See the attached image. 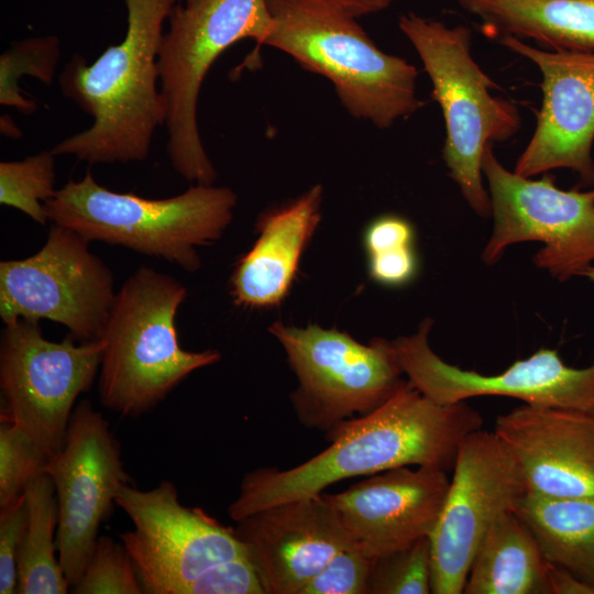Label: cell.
I'll use <instances>...</instances> for the list:
<instances>
[{
	"mask_svg": "<svg viewBox=\"0 0 594 594\" xmlns=\"http://www.w3.org/2000/svg\"><path fill=\"white\" fill-rule=\"evenodd\" d=\"M482 425L481 414L465 402L438 404L405 380L380 407L328 432L331 444L308 461L246 473L228 514L237 522L270 506L319 495L344 479L400 466L451 471L460 443Z\"/></svg>",
	"mask_w": 594,
	"mask_h": 594,
	"instance_id": "1",
	"label": "cell"
},
{
	"mask_svg": "<svg viewBox=\"0 0 594 594\" xmlns=\"http://www.w3.org/2000/svg\"><path fill=\"white\" fill-rule=\"evenodd\" d=\"M415 229L409 220L388 213L370 222L364 231L363 244L367 255H371L415 246Z\"/></svg>",
	"mask_w": 594,
	"mask_h": 594,
	"instance_id": "33",
	"label": "cell"
},
{
	"mask_svg": "<svg viewBox=\"0 0 594 594\" xmlns=\"http://www.w3.org/2000/svg\"><path fill=\"white\" fill-rule=\"evenodd\" d=\"M78 233L54 224L44 245L23 260L0 263V317L48 319L81 341L100 339L116 300L109 267Z\"/></svg>",
	"mask_w": 594,
	"mask_h": 594,
	"instance_id": "11",
	"label": "cell"
},
{
	"mask_svg": "<svg viewBox=\"0 0 594 594\" xmlns=\"http://www.w3.org/2000/svg\"><path fill=\"white\" fill-rule=\"evenodd\" d=\"M54 154L42 151L23 161L0 163V204L44 226V204L55 194Z\"/></svg>",
	"mask_w": 594,
	"mask_h": 594,
	"instance_id": "26",
	"label": "cell"
},
{
	"mask_svg": "<svg viewBox=\"0 0 594 594\" xmlns=\"http://www.w3.org/2000/svg\"><path fill=\"white\" fill-rule=\"evenodd\" d=\"M28 522L24 493L0 508V594H15L18 556Z\"/></svg>",
	"mask_w": 594,
	"mask_h": 594,
	"instance_id": "31",
	"label": "cell"
},
{
	"mask_svg": "<svg viewBox=\"0 0 594 594\" xmlns=\"http://www.w3.org/2000/svg\"><path fill=\"white\" fill-rule=\"evenodd\" d=\"M123 40L108 46L92 63L74 55L59 77L67 98L88 113L90 128L52 147L90 165L144 161L154 133L166 123L158 51L164 23L176 0H124Z\"/></svg>",
	"mask_w": 594,
	"mask_h": 594,
	"instance_id": "2",
	"label": "cell"
},
{
	"mask_svg": "<svg viewBox=\"0 0 594 594\" xmlns=\"http://www.w3.org/2000/svg\"><path fill=\"white\" fill-rule=\"evenodd\" d=\"M158 51L160 85L167 103V154L186 180L213 185L217 172L197 121L202 81L217 58L239 41L263 45L273 21L267 0H188L175 4Z\"/></svg>",
	"mask_w": 594,
	"mask_h": 594,
	"instance_id": "7",
	"label": "cell"
},
{
	"mask_svg": "<svg viewBox=\"0 0 594 594\" xmlns=\"http://www.w3.org/2000/svg\"><path fill=\"white\" fill-rule=\"evenodd\" d=\"M581 277H585L592 283H594V264L587 266L580 275Z\"/></svg>",
	"mask_w": 594,
	"mask_h": 594,
	"instance_id": "37",
	"label": "cell"
},
{
	"mask_svg": "<svg viewBox=\"0 0 594 594\" xmlns=\"http://www.w3.org/2000/svg\"><path fill=\"white\" fill-rule=\"evenodd\" d=\"M186 1H188V0H186Z\"/></svg>",
	"mask_w": 594,
	"mask_h": 594,
	"instance_id": "38",
	"label": "cell"
},
{
	"mask_svg": "<svg viewBox=\"0 0 594 594\" xmlns=\"http://www.w3.org/2000/svg\"><path fill=\"white\" fill-rule=\"evenodd\" d=\"M483 176L491 200L493 230L482 261L495 265L505 251L524 242H540L534 264L566 282L594 262V187L562 189L549 173L540 178L508 170L493 144L483 154Z\"/></svg>",
	"mask_w": 594,
	"mask_h": 594,
	"instance_id": "8",
	"label": "cell"
},
{
	"mask_svg": "<svg viewBox=\"0 0 594 594\" xmlns=\"http://www.w3.org/2000/svg\"><path fill=\"white\" fill-rule=\"evenodd\" d=\"M398 28L418 54L444 121L442 158L449 177L480 218L491 217L482 161L488 144L506 142L521 128L518 107L493 94L499 86L471 53L472 30L406 12Z\"/></svg>",
	"mask_w": 594,
	"mask_h": 594,
	"instance_id": "5",
	"label": "cell"
},
{
	"mask_svg": "<svg viewBox=\"0 0 594 594\" xmlns=\"http://www.w3.org/2000/svg\"><path fill=\"white\" fill-rule=\"evenodd\" d=\"M116 504L133 524L120 539L145 594H186L207 570L246 558L233 529L200 508L184 506L170 481L147 491L128 484Z\"/></svg>",
	"mask_w": 594,
	"mask_h": 594,
	"instance_id": "12",
	"label": "cell"
},
{
	"mask_svg": "<svg viewBox=\"0 0 594 594\" xmlns=\"http://www.w3.org/2000/svg\"><path fill=\"white\" fill-rule=\"evenodd\" d=\"M186 295L177 279L150 267L136 270L122 285L100 337L98 391L106 408L136 418L190 373L220 360L217 350L179 345L175 316Z\"/></svg>",
	"mask_w": 594,
	"mask_h": 594,
	"instance_id": "6",
	"label": "cell"
},
{
	"mask_svg": "<svg viewBox=\"0 0 594 594\" xmlns=\"http://www.w3.org/2000/svg\"><path fill=\"white\" fill-rule=\"evenodd\" d=\"M272 28L263 45L326 77L355 119L388 129L422 106L418 69L383 52L351 15L330 0H267Z\"/></svg>",
	"mask_w": 594,
	"mask_h": 594,
	"instance_id": "3",
	"label": "cell"
},
{
	"mask_svg": "<svg viewBox=\"0 0 594 594\" xmlns=\"http://www.w3.org/2000/svg\"><path fill=\"white\" fill-rule=\"evenodd\" d=\"M75 594H143V587L122 542L99 536Z\"/></svg>",
	"mask_w": 594,
	"mask_h": 594,
	"instance_id": "29",
	"label": "cell"
},
{
	"mask_svg": "<svg viewBox=\"0 0 594 594\" xmlns=\"http://www.w3.org/2000/svg\"><path fill=\"white\" fill-rule=\"evenodd\" d=\"M375 558L355 546L338 552L301 594H370Z\"/></svg>",
	"mask_w": 594,
	"mask_h": 594,
	"instance_id": "30",
	"label": "cell"
},
{
	"mask_svg": "<svg viewBox=\"0 0 594 594\" xmlns=\"http://www.w3.org/2000/svg\"><path fill=\"white\" fill-rule=\"evenodd\" d=\"M525 493L521 470L494 431L481 428L462 440L442 512L429 537L431 593H463L484 536Z\"/></svg>",
	"mask_w": 594,
	"mask_h": 594,
	"instance_id": "13",
	"label": "cell"
},
{
	"mask_svg": "<svg viewBox=\"0 0 594 594\" xmlns=\"http://www.w3.org/2000/svg\"><path fill=\"white\" fill-rule=\"evenodd\" d=\"M431 593V550L429 537L375 559L370 594Z\"/></svg>",
	"mask_w": 594,
	"mask_h": 594,
	"instance_id": "28",
	"label": "cell"
},
{
	"mask_svg": "<svg viewBox=\"0 0 594 594\" xmlns=\"http://www.w3.org/2000/svg\"><path fill=\"white\" fill-rule=\"evenodd\" d=\"M58 506L57 556L70 584L81 578L120 491L130 484L109 421L89 400L78 403L62 449L44 468Z\"/></svg>",
	"mask_w": 594,
	"mask_h": 594,
	"instance_id": "14",
	"label": "cell"
},
{
	"mask_svg": "<svg viewBox=\"0 0 594 594\" xmlns=\"http://www.w3.org/2000/svg\"><path fill=\"white\" fill-rule=\"evenodd\" d=\"M355 18L376 14L388 9L396 0H330Z\"/></svg>",
	"mask_w": 594,
	"mask_h": 594,
	"instance_id": "35",
	"label": "cell"
},
{
	"mask_svg": "<svg viewBox=\"0 0 594 594\" xmlns=\"http://www.w3.org/2000/svg\"><path fill=\"white\" fill-rule=\"evenodd\" d=\"M270 332L283 345L298 378L290 400L298 420L326 433L384 404L405 381L393 342L362 344L350 334L317 324L274 322Z\"/></svg>",
	"mask_w": 594,
	"mask_h": 594,
	"instance_id": "9",
	"label": "cell"
},
{
	"mask_svg": "<svg viewBox=\"0 0 594 594\" xmlns=\"http://www.w3.org/2000/svg\"><path fill=\"white\" fill-rule=\"evenodd\" d=\"M519 465L527 493L594 495V413L521 405L493 430Z\"/></svg>",
	"mask_w": 594,
	"mask_h": 594,
	"instance_id": "19",
	"label": "cell"
},
{
	"mask_svg": "<svg viewBox=\"0 0 594 594\" xmlns=\"http://www.w3.org/2000/svg\"><path fill=\"white\" fill-rule=\"evenodd\" d=\"M464 594H550L547 560L512 510L488 529L473 557Z\"/></svg>",
	"mask_w": 594,
	"mask_h": 594,
	"instance_id": "22",
	"label": "cell"
},
{
	"mask_svg": "<svg viewBox=\"0 0 594 594\" xmlns=\"http://www.w3.org/2000/svg\"><path fill=\"white\" fill-rule=\"evenodd\" d=\"M513 512L530 529L547 561L594 588V495L551 498L525 493Z\"/></svg>",
	"mask_w": 594,
	"mask_h": 594,
	"instance_id": "23",
	"label": "cell"
},
{
	"mask_svg": "<svg viewBox=\"0 0 594 594\" xmlns=\"http://www.w3.org/2000/svg\"><path fill=\"white\" fill-rule=\"evenodd\" d=\"M237 201L232 189L205 184L163 199L116 193L88 170L56 190L44 210L47 220L89 242L121 245L196 272L201 264L197 248L223 234Z\"/></svg>",
	"mask_w": 594,
	"mask_h": 594,
	"instance_id": "4",
	"label": "cell"
},
{
	"mask_svg": "<svg viewBox=\"0 0 594 594\" xmlns=\"http://www.w3.org/2000/svg\"><path fill=\"white\" fill-rule=\"evenodd\" d=\"M550 594H594V588L568 570L547 561Z\"/></svg>",
	"mask_w": 594,
	"mask_h": 594,
	"instance_id": "34",
	"label": "cell"
},
{
	"mask_svg": "<svg viewBox=\"0 0 594 594\" xmlns=\"http://www.w3.org/2000/svg\"><path fill=\"white\" fill-rule=\"evenodd\" d=\"M52 457L22 428L1 420L0 508L19 498Z\"/></svg>",
	"mask_w": 594,
	"mask_h": 594,
	"instance_id": "27",
	"label": "cell"
},
{
	"mask_svg": "<svg viewBox=\"0 0 594 594\" xmlns=\"http://www.w3.org/2000/svg\"><path fill=\"white\" fill-rule=\"evenodd\" d=\"M497 42L541 74L535 130L513 170L535 177L565 168L579 176L581 188L594 187V52L536 47L514 36Z\"/></svg>",
	"mask_w": 594,
	"mask_h": 594,
	"instance_id": "16",
	"label": "cell"
},
{
	"mask_svg": "<svg viewBox=\"0 0 594 594\" xmlns=\"http://www.w3.org/2000/svg\"><path fill=\"white\" fill-rule=\"evenodd\" d=\"M28 522L18 556L19 594H65L70 590L57 553L58 506L52 477L35 475L25 486Z\"/></svg>",
	"mask_w": 594,
	"mask_h": 594,
	"instance_id": "24",
	"label": "cell"
},
{
	"mask_svg": "<svg viewBox=\"0 0 594 594\" xmlns=\"http://www.w3.org/2000/svg\"><path fill=\"white\" fill-rule=\"evenodd\" d=\"M61 57L56 36L31 37L13 42L0 56V103L23 113L36 109L33 100L24 97L19 87L22 76H32L45 85L53 82Z\"/></svg>",
	"mask_w": 594,
	"mask_h": 594,
	"instance_id": "25",
	"label": "cell"
},
{
	"mask_svg": "<svg viewBox=\"0 0 594 594\" xmlns=\"http://www.w3.org/2000/svg\"><path fill=\"white\" fill-rule=\"evenodd\" d=\"M448 472L400 466L370 475L341 493L322 494L352 544L376 559L431 536L448 494Z\"/></svg>",
	"mask_w": 594,
	"mask_h": 594,
	"instance_id": "17",
	"label": "cell"
},
{
	"mask_svg": "<svg viewBox=\"0 0 594 594\" xmlns=\"http://www.w3.org/2000/svg\"><path fill=\"white\" fill-rule=\"evenodd\" d=\"M1 133L12 139H19L22 135L9 116L1 117Z\"/></svg>",
	"mask_w": 594,
	"mask_h": 594,
	"instance_id": "36",
	"label": "cell"
},
{
	"mask_svg": "<svg viewBox=\"0 0 594 594\" xmlns=\"http://www.w3.org/2000/svg\"><path fill=\"white\" fill-rule=\"evenodd\" d=\"M232 529L264 594H301L332 557L353 546L322 493L264 508Z\"/></svg>",
	"mask_w": 594,
	"mask_h": 594,
	"instance_id": "18",
	"label": "cell"
},
{
	"mask_svg": "<svg viewBox=\"0 0 594 594\" xmlns=\"http://www.w3.org/2000/svg\"><path fill=\"white\" fill-rule=\"evenodd\" d=\"M483 33L530 40L542 48L594 52V0H458Z\"/></svg>",
	"mask_w": 594,
	"mask_h": 594,
	"instance_id": "21",
	"label": "cell"
},
{
	"mask_svg": "<svg viewBox=\"0 0 594 594\" xmlns=\"http://www.w3.org/2000/svg\"><path fill=\"white\" fill-rule=\"evenodd\" d=\"M323 188L315 185L297 199L258 219V238L235 265L231 292L237 305L278 306L287 296L302 251L321 219Z\"/></svg>",
	"mask_w": 594,
	"mask_h": 594,
	"instance_id": "20",
	"label": "cell"
},
{
	"mask_svg": "<svg viewBox=\"0 0 594 594\" xmlns=\"http://www.w3.org/2000/svg\"><path fill=\"white\" fill-rule=\"evenodd\" d=\"M105 342H61L43 337L37 320L6 324L0 343V388L7 420L26 431L51 457L64 443L77 397L100 370Z\"/></svg>",
	"mask_w": 594,
	"mask_h": 594,
	"instance_id": "10",
	"label": "cell"
},
{
	"mask_svg": "<svg viewBox=\"0 0 594 594\" xmlns=\"http://www.w3.org/2000/svg\"><path fill=\"white\" fill-rule=\"evenodd\" d=\"M367 256L371 278L386 287L406 286L416 278L419 271V260L415 246Z\"/></svg>",
	"mask_w": 594,
	"mask_h": 594,
	"instance_id": "32",
	"label": "cell"
},
{
	"mask_svg": "<svg viewBox=\"0 0 594 594\" xmlns=\"http://www.w3.org/2000/svg\"><path fill=\"white\" fill-rule=\"evenodd\" d=\"M432 319L426 318L410 336L393 340L407 380L438 404L480 396H505L535 407L594 413V364L573 367L554 349L541 348L498 374L463 370L441 359L429 344Z\"/></svg>",
	"mask_w": 594,
	"mask_h": 594,
	"instance_id": "15",
	"label": "cell"
}]
</instances>
